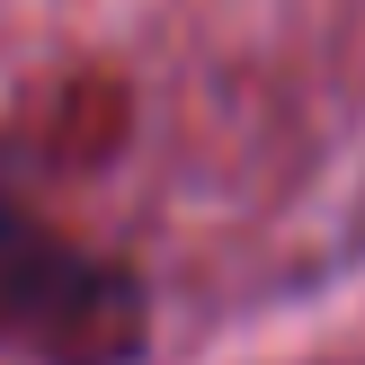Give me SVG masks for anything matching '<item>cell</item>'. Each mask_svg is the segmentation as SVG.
Listing matches in <instances>:
<instances>
[{
  "label": "cell",
  "instance_id": "6da1fadb",
  "mask_svg": "<svg viewBox=\"0 0 365 365\" xmlns=\"http://www.w3.org/2000/svg\"><path fill=\"white\" fill-rule=\"evenodd\" d=\"M143 285L45 214L0 196V339L45 365H125L143 348Z\"/></svg>",
  "mask_w": 365,
  "mask_h": 365
}]
</instances>
